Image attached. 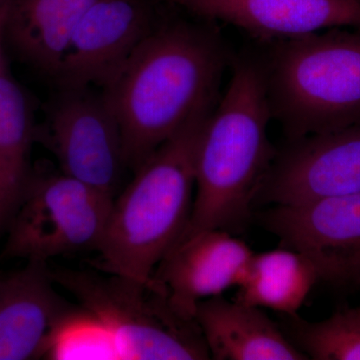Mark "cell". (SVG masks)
<instances>
[{"instance_id":"cell-1","label":"cell","mask_w":360,"mask_h":360,"mask_svg":"<svg viewBox=\"0 0 360 360\" xmlns=\"http://www.w3.org/2000/svg\"><path fill=\"white\" fill-rule=\"evenodd\" d=\"M226 61L215 27L179 21L151 30L103 86L127 167L135 172L191 118L217 105Z\"/></svg>"},{"instance_id":"cell-2","label":"cell","mask_w":360,"mask_h":360,"mask_svg":"<svg viewBox=\"0 0 360 360\" xmlns=\"http://www.w3.org/2000/svg\"><path fill=\"white\" fill-rule=\"evenodd\" d=\"M271 120L262 58L238 59L198 139L193 208L176 245L201 231L245 229L276 156Z\"/></svg>"},{"instance_id":"cell-3","label":"cell","mask_w":360,"mask_h":360,"mask_svg":"<svg viewBox=\"0 0 360 360\" xmlns=\"http://www.w3.org/2000/svg\"><path fill=\"white\" fill-rule=\"evenodd\" d=\"M215 106L194 116L165 141L115 198L96 250L99 271L160 288L153 274L191 217L196 148Z\"/></svg>"},{"instance_id":"cell-4","label":"cell","mask_w":360,"mask_h":360,"mask_svg":"<svg viewBox=\"0 0 360 360\" xmlns=\"http://www.w3.org/2000/svg\"><path fill=\"white\" fill-rule=\"evenodd\" d=\"M262 63L271 117L288 141L360 123V30L274 41Z\"/></svg>"},{"instance_id":"cell-5","label":"cell","mask_w":360,"mask_h":360,"mask_svg":"<svg viewBox=\"0 0 360 360\" xmlns=\"http://www.w3.org/2000/svg\"><path fill=\"white\" fill-rule=\"evenodd\" d=\"M51 274L108 329L120 359H210L198 323L179 316L161 288L103 271L51 269Z\"/></svg>"},{"instance_id":"cell-6","label":"cell","mask_w":360,"mask_h":360,"mask_svg":"<svg viewBox=\"0 0 360 360\" xmlns=\"http://www.w3.org/2000/svg\"><path fill=\"white\" fill-rule=\"evenodd\" d=\"M115 198L70 175L33 170L6 229L2 257L47 262L97 250Z\"/></svg>"},{"instance_id":"cell-7","label":"cell","mask_w":360,"mask_h":360,"mask_svg":"<svg viewBox=\"0 0 360 360\" xmlns=\"http://www.w3.org/2000/svg\"><path fill=\"white\" fill-rule=\"evenodd\" d=\"M37 141L53 153L61 172L115 198L127 165L120 124L103 94L61 89L37 125Z\"/></svg>"},{"instance_id":"cell-8","label":"cell","mask_w":360,"mask_h":360,"mask_svg":"<svg viewBox=\"0 0 360 360\" xmlns=\"http://www.w3.org/2000/svg\"><path fill=\"white\" fill-rule=\"evenodd\" d=\"M281 246L300 251L321 281L360 278V191L295 205H274L262 217Z\"/></svg>"},{"instance_id":"cell-9","label":"cell","mask_w":360,"mask_h":360,"mask_svg":"<svg viewBox=\"0 0 360 360\" xmlns=\"http://www.w3.org/2000/svg\"><path fill=\"white\" fill-rule=\"evenodd\" d=\"M359 191L360 123L290 141L257 198L295 205Z\"/></svg>"},{"instance_id":"cell-10","label":"cell","mask_w":360,"mask_h":360,"mask_svg":"<svg viewBox=\"0 0 360 360\" xmlns=\"http://www.w3.org/2000/svg\"><path fill=\"white\" fill-rule=\"evenodd\" d=\"M153 30L143 0H97L75 26L53 78L60 89L103 87Z\"/></svg>"},{"instance_id":"cell-11","label":"cell","mask_w":360,"mask_h":360,"mask_svg":"<svg viewBox=\"0 0 360 360\" xmlns=\"http://www.w3.org/2000/svg\"><path fill=\"white\" fill-rule=\"evenodd\" d=\"M253 253L231 232L201 231L175 245L156 267L153 279L170 307L182 319L194 321L198 302L240 284Z\"/></svg>"},{"instance_id":"cell-12","label":"cell","mask_w":360,"mask_h":360,"mask_svg":"<svg viewBox=\"0 0 360 360\" xmlns=\"http://www.w3.org/2000/svg\"><path fill=\"white\" fill-rule=\"evenodd\" d=\"M196 15L240 28L264 41L333 28L360 30V0H165Z\"/></svg>"},{"instance_id":"cell-13","label":"cell","mask_w":360,"mask_h":360,"mask_svg":"<svg viewBox=\"0 0 360 360\" xmlns=\"http://www.w3.org/2000/svg\"><path fill=\"white\" fill-rule=\"evenodd\" d=\"M54 284L47 262L0 274V360L42 359L52 326L70 305Z\"/></svg>"},{"instance_id":"cell-14","label":"cell","mask_w":360,"mask_h":360,"mask_svg":"<svg viewBox=\"0 0 360 360\" xmlns=\"http://www.w3.org/2000/svg\"><path fill=\"white\" fill-rule=\"evenodd\" d=\"M194 321L210 359H309L258 307L213 296L198 303Z\"/></svg>"},{"instance_id":"cell-15","label":"cell","mask_w":360,"mask_h":360,"mask_svg":"<svg viewBox=\"0 0 360 360\" xmlns=\"http://www.w3.org/2000/svg\"><path fill=\"white\" fill-rule=\"evenodd\" d=\"M37 131L32 101L6 63L0 70V238L32 179Z\"/></svg>"},{"instance_id":"cell-16","label":"cell","mask_w":360,"mask_h":360,"mask_svg":"<svg viewBox=\"0 0 360 360\" xmlns=\"http://www.w3.org/2000/svg\"><path fill=\"white\" fill-rule=\"evenodd\" d=\"M97 0H14L6 40L27 65L53 77L75 26Z\"/></svg>"},{"instance_id":"cell-17","label":"cell","mask_w":360,"mask_h":360,"mask_svg":"<svg viewBox=\"0 0 360 360\" xmlns=\"http://www.w3.org/2000/svg\"><path fill=\"white\" fill-rule=\"evenodd\" d=\"M317 281L319 274L309 258L300 251L281 246L253 253L238 286L236 300L295 316Z\"/></svg>"},{"instance_id":"cell-18","label":"cell","mask_w":360,"mask_h":360,"mask_svg":"<svg viewBox=\"0 0 360 360\" xmlns=\"http://www.w3.org/2000/svg\"><path fill=\"white\" fill-rule=\"evenodd\" d=\"M284 316L286 336L309 359L360 360V307L317 322Z\"/></svg>"},{"instance_id":"cell-19","label":"cell","mask_w":360,"mask_h":360,"mask_svg":"<svg viewBox=\"0 0 360 360\" xmlns=\"http://www.w3.org/2000/svg\"><path fill=\"white\" fill-rule=\"evenodd\" d=\"M42 359L113 360L120 356L115 341L96 315L70 304L52 326Z\"/></svg>"},{"instance_id":"cell-20","label":"cell","mask_w":360,"mask_h":360,"mask_svg":"<svg viewBox=\"0 0 360 360\" xmlns=\"http://www.w3.org/2000/svg\"><path fill=\"white\" fill-rule=\"evenodd\" d=\"M14 0H0V70L6 65L4 45L6 41L7 26L11 18Z\"/></svg>"}]
</instances>
